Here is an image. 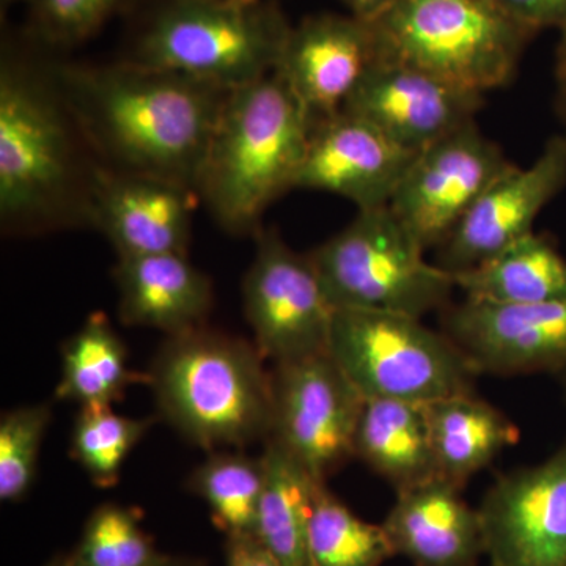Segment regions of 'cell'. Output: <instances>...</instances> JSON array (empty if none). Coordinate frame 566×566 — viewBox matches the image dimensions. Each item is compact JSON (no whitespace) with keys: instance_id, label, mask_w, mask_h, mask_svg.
<instances>
[{"instance_id":"1","label":"cell","mask_w":566,"mask_h":566,"mask_svg":"<svg viewBox=\"0 0 566 566\" xmlns=\"http://www.w3.org/2000/svg\"><path fill=\"white\" fill-rule=\"evenodd\" d=\"M52 80L107 169L151 175L196 191L227 88L136 62L61 65ZM197 192V191H196Z\"/></svg>"},{"instance_id":"2","label":"cell","mask_w":566,"mask_h":566,"mask_svg":"<svg viewBox=\"0 0 566 566\" xmlns=\"http://www.w3.org/2000/svg\"><path fill=\"white\" fill-rule=\"evenodd\" d=\"M85 142L55 87L32 65L3 55L0 70V216L14 232L88 222L93 169Z\"/></svg>"},{"instance_id":"3","label":"cell","mask_w":566,"mask_h":566,"mask_svg":"<svg viewBox=\"0 0 566 566\" xmlns=\"http://www.w3.org/2000/svg\"><path fill=\"white\" fill-rule=\"evenodd\" d=\"M312 132L314 120L275 71L229 93L196 188L223 230L259 233L266 208L296 185Z\"/></svg>"},{"instance_id":"4","label":"cell","mask_w":566,"mask_h":566,"mask_svg":"<svg viewBox=\"0 0 566 566\" xmlns=\"http://www.w3.org/2000/svg\"><path fill=\"white\" fill-rule=\"evenodd\" d=\"M255 344L199 326L167 335L148 386L158 417L200 449H244L273 431V371Z\"/></svg>"},{"instance_id":"5","label":"cell","mask_w":566,"mask_h":566,"mask_svg":"<svg viewBox=\"0 0 566 566\" xmlns=\"http://www.w3.org/2000/svg\"><path fill=\"white\" fill-rule=\"evenodd\" d=\"M290 31L275 0H161L129 62L234 91L274 73Z\"/></svg>"},{"instance_id":"6","label":"cell","mask_w":566,"mask_h":566,"mask_svg":"<svg viewBox=\"0 0 566 566\" xmlns=\"http://www.w3.org/2000/svg\"><path fill=\"white\" fill-rule=\"evenodd\" d=\"M371 24L379 59L479 93L512 81L536 33L495 0H398Z\"/></svg>"},{"instance_id":"7","label":"cell","mask_w":566,"mask_h":566,"mask_svg":"<svg viewBox=\"0 0 566 566\" xmlns=\"http://www.w3.org/2000/svg\"><path fill=\"white\" fill-rule=\"evenodd\" d=\"M389 207L357 211L345 229L308 252L335 311L389 312L422 318L444 311L453 275L424 260Z\"/></svg>"},{"instance_id":"8","label":"cell","mask_w":566,"mask_h":566,"mask_svg":"<svg viewBox=\"0 0 566 566\" xmlns=\"http://www.w3.org/2000/svg\"><path fill=\"white\" fill-rule=\"evenodd\" d=\"M327 354L365 400L431 405L475 392L479 378L442 331L389 312L337 308Z\"/></svg>"},{"instance_id":"9","label":"cell","mask_w":566,"mask_h":566,"mask_svg":"<svg viewBox=\"0 0 566 566\" xmlns=\"http://www.w3.org/2000/svg\"><path fill=\"white\" fill-rule=\"evenodd\" d=\"M243 283L244 312L264 359L292 363L326 353L335 308L308 253L260 229Z\"/></svg>"},{"instance_id":"10","label":"cell","mask_w":566,"mask_h":566,"mask_svg":"<svg viewBox=\"0 0 566 566\" xmlns=\"http://www.w3.org/2000/svg\"><path fill=\"white\" fill-rule=\"evenodd\" d=\"M365 398L326 353L273 370L271 438L319 482L354 458Z\"/></svg>"},{"instance_id":"11","label":"cell","mask_w":566,"mask_h":566,"mask_svg":"<svg viewBox=\"0 0 566 566\" xmlns=\"http://www.w3.org/2000/svg\"><path fill=\"white\" fill-rule=\"evenodd\" d=\"M515 166L475 120L417 153L389 208L424 251L441 248L476 200Z\"/></svg>"},{"instance_id":"12","label":"cell","mask_w":566,"mask_h":566,"mask_svg":"<svg viewBox=\"0 0 566 566\" xmlns=\"http://www.w3.org/2000/svg\"><path fill=\"white\" fill-rule=\"evenodd\" d=\"M476 510L490 566H566V439L497 476Z\"/></svg>"},{"instance_id":"13","label":"cell","mask_w":566,"mask_h":566,"mask_svg":"<svg viewBox=\"0 0 566 566\" xmlns=\"http://www.w3.org/2000/svg\"><path fill=\"white\" fill-rule=\"evenodd\" d=\"M441 326L479 376L566 371V297L523 305L464 297L447 305Z\"/></svg>"},{"instance_id":"14","label":"cell","mask_w":566,"mask_h":566,"mask_svg":"<svg viewBox=\"0 0 566 566\" xmlns=\"http://www.w3.org/2000/svg\"><path fill=\"white\" fill-rule=\"evenodd\" d=\"M566 186V134L551 137L528 167L497 178L439 248V266L450 274L472 270L534 233L547 203Z\"/></svg>"},{"instance_id":"15","label":"cell","mask_w":566,"mask_h":566,"mask_svg":"<svg viewBox=\"0 0 566 566\" xmlns=\"http://www.w3.org/2000/svg\"><path fill=\"white\" fill-rule=\"evenodd\" d=\"M483 93L465 91L405 63L378 62L368 70L344 109L381 129L412 153L475 120Z\"/></svg>"},{"instance_id":"16","label":"cell","mask_w":566,"mask_h":566,"mask_svg":"<svg viewBox=\"0 0 566 566\" xmlns=\"http://www.w3.org/2000/svg\"><path fill=\"white\" fill-rule=\"evenodd\" d=\"M197 200V192L181 182L96 164L88 222L118 256L188 253Z\"/></svg>"},{"instance_id":"17","label":"cell","mask_w":566,"mask_h":566,"mask_svg":"<svg viewBox=\"0 0 566 566\" xmlns=\"http://www.w3.org/2000/svg\"><path fill=\"white\" fill-rule=\"evenodd\" d=\"M416 156L370 122L342 111L315 123L294 189L335 193L357 211L389 207Z\"/></svg>"},{"instance_id":"18","label":"cell","mask_w":566,"mask_h":566,"mask_svg":"<svg viewBox=\"0 0 566 566\" xmlns=\"http://www.w3.org/2000/svg\"><path fill=\"white\" fill-rule=\"evenodd\" d=\"M378 61L371 22L352 14L322 13L292 25L275 73L301 99L315 125L344 109Z\"/></svg>"},{"instance_id":"19","label":"cell","mask_w":566,"mask_h":566,"mask_svg":"<svg viewBox=\"0 0 566 566\" xmlns=\"http://www.w3.org/2000/svg\"><path fill=\"white\" fill-rule=\"evenodd\" d=\"M382 527L394 556L415 566H476L485 557L479 510L442 476L398 491Z\"/></svg>"},{"instance_id":"20","label":"cell","mask_w":566,"mask_h":566,"mask_svg":"<svg viewBox=\"0 0 566 566\" xmlns=\"http://www.w3.org/2000/svg\"><path fill=\"white\" fill-rule=\"evenodd\" d=\"M114 279L122 322L166 335L203 326L214 303L210 277L188 253L118 256Z\"/></svg>"},{"instance_id":"21","label":"cell","mask_w":566,"mask_h":566,"mask_svg":"<svg viewBox=\"0 0 566 566\" xmlns=\"http://www.w3.org/2000/svg\"><path fill=\"white\" fill-rule=\"evenodd\" d=\"M354 458L397 493L439 476L427 405L365 400L354 439Z\"/></svg>"},{"instance_id":"22","label":"cell","mask_w":566,"mask_h":566,"mask_svg":"<svg viewBox=\"0 0 566 566\" xmlns=\"http://www.w3.org/2000/svg\"><path fill=\"white\" fill-rule=\"evenodd\" d=\"M427 411L438 475L460 488L520 439L516 424L475 392L442 398Z\"/></svg>"},{"instance_id":"23","label":"cell","mask_w":566,"mask_h":566,"mask_svg":"<svg viewBox=\"0 0 566 566\" xmlns=\"http://www.w3.org/2000/svg\"><path fill=\"white\" fill-rule=\"evenodd\" d=\"M452 275L465 300L480 303L523 305L566 297V259L549 238L536 232Z\"/></svg>"},{"instance_id":"24","label":"cell","mask_w":566,"mask_h":566,"mask_svg":"<svg viewBox=\"0 0 566 566\" xmlns=\"http://www.w3.org/2000/svg\"><path fill=\"white\" fill-rule=\"evenodd\" d=\"M264 488L253 534L282 566H314L308 524L319 480L273 439L264 442Z\"/></svg>"},{"instance_id":"25","label":"cell","mask_w":566,"mask_h":566,"mask_svg":"<svg viewBox=\"0 0 566 566\" xmlns=\"http://www.w3.org/2000/svg\"><path fill=\"white\" fill-rule=\"evenodd\" d=\"M147 382V374L129 368L125 342L102 312H93L62 346L57 400L80 408H109L123 400L129 386Z\"/></svg>"},{"instance_id":"26","label":"cell","mask_w":566,"mask_h":566,"mask_svg":"<svg viewBox=\"0 0 566 566\" xmlns=\"http://www.w3.org/2000/svg\"><path fill=\"white\" fill-rule=\"evenodd\" d=\"M188 488L210 509L223 534L253 532L264 488L263 458L214 450L188 476Z\"/></svg>"},{"instance_id":"27","label":"cell","mask_w":566,"mask_h":566,"mask_svg":"<svg viewBox=\"0 0 566 566\" xmlns=\"http://www.w3.org/2000/svg\"><path fill=\"white\" fill-rule=\"evenodd\" d=\"M73 566H207L193 556L164 553L140 526V513L132 506H96L71 551Z\"/></svg>"},{"instance_id":"28","label":"cell","mask_w":566,"mask_h":566,"mask_svg":"<svg viewBox=\"0 0 566 566\" xmlns=\"http://www.w3.org/2000/svg\"><path fill=\"white\" fill-rule=\"evenodd\" d=\"M308 549L314 566H381L394 557L382 524L357 516L326 483L316 486Z\"/></svg>"},{"instance_id":"29","label":"cell","mask_w":566,"mask_h":566,"mask_svg":"<svg viewBox=\"0 0 566 566\" xmlns=\"http://www.w3.org/2000/svg\"><path fill=\"white\" fill-rule=\"evenodd\" d=\"M159 417L133 419L109 408H81L71 430L70 455L93 485L111 488L120 479L134 447Z\"/></svg>"},{"instance_id":"30","label":"cell","mask_w":566,"mask_h":566,"mask_svg":"<svg viewBox=\"0 0 566 566\" xmlns=\"http://www.w3.org/2000/svg\"><path fill=\"white\" fill-rule=\"evenodd\" d=\"M51 403L20 406L0 419V501L21 502L35 485Z\"/></svg>"},{"instance_id":"31","label":"cell","mask_w":566,"mask_h":566,"mask_svg":"<svg viewBox=\"0 0 566 566\" xmlns=\"http://www.w3.org/2000/svg\"><path fill=\"white\" fill-rule=\"evenodd\" d=\"M133 0H33L32 33L48 46L66 48L91 39Z\"/></svg>"},{"instance_id":"32","label":"cell","mask_w":566,"mask_h":566,"mask_svg":"<svg viewBox=\"0 0 566 566\" xmlns=\"http://www.w3.org/2000/svg\"><path fill=\"white\" fill-rule=\"evenodd\" d=\"M513 18L538 32L566 22V0H495Z\"/></svg>"},{"instance_id":"33","label":"cell","mask_w":566,"mask_h":566,"mask_svg":"<svg viewBox=\"0 0 566 566\" xmlns=\"http://www.w3.org/2000/svg\"><path fill=\"white\" fill-rule=\"evenodd\" d=\"M226 566H282L253 532L226 535Z\"/></svg>"},{"instance_id":"34","label":"cell","mask_w":566,"mask_h":566,"mask_svg":"<svg viewBox=\"0 0 566 566\" xmlns=\"http://www.w3.org/2000/svg\"><path fill=\"white\" fill-rule=\"evenodd\" d=\"M352 17L365 22H375L385 17L398 0H342Z\"/></svg>"},{"instance_id":"35","label":"cell","mask_w":566,"mask_h":566,"mask_svg":"<svg viewBox=\"0 0 566 566\" xmlns=\"http://www.w3.org/2000/svg\"><path fill=\"white\" fill-rule=\"evenodd\" d=\"M560 39H558L556 51V77L558 85H566V22L558 28Z\"/></svg>"},{"instance_id":"36","label":"cell","mask_w":566,"mask_h":566,"mask_svg":"<svg viewBox=\"0 0 566 566\" xmlns=\"http://www.w3.org/2000/svg\"><path fill=\"white\" fill-rule=\"evenodd\" d=\"M556 111L562 123H564L566 134V85H558V92L556 96Z\"/></svg>"},{"instance_id":"37","label":"cell","mask_w":566,"mask_h":566,"mask_svg":"<svg viewBox=\"0 0 566 566\" xmlns=\"http://www.w3.org/2000/svg\"><path fill=\"white\" fill-rule=\"evenodd\" d=\"M43 566H73L70 553H59L51 557Z\"/></svg>"},{"instance_id":"38","label":"cell","mask_w":566,"mask_h":566,"mask_svg":"<svg viewBox=\"0 0 566 566\" xmlns=\"http://www.w3.org/2000/svg\"><path fill=\"white\" fill-rule=\"evenodd\" d=\"M14 2H28L29 6H31V3L33 2V0H2V6L6 7V6H11V3H14Z\"/></svg>"},{"instance_id":"39","label":"cell","mask_w":566,"mask_h":566,"mask_svg":"<svg viewBox=\"0 0 566 566\" xmlns=\"http://www.w3.org/2000/svg\"><path fill=\"white\" fill-rule=\"evenodd\" d=\"M558 378H560L562 389H564L565 401H566V371L564 375L558 376Z\"/></svg>"}]
</instances>
